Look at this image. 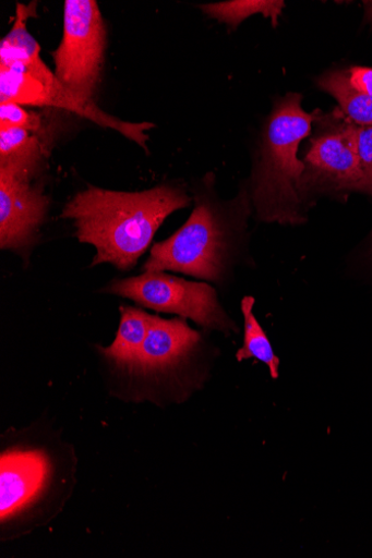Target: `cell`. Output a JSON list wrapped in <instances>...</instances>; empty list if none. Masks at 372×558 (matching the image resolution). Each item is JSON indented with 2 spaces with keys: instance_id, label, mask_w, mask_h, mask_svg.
<instances>
[{
  "instance_id": "obj_8",
  "label": "cell",
  "mask_w": 372,
  "mask_h": 558,
  "mask_svg": "<svg viewBox=\"0 0 372 558\" xmlns=\"http://www.w3.org/2000/svg\"><path fill=\"white\" fill-rule=\"evenodd\" d=\"M201 336L183 319L154 316L149 332L136 356L117 367L133 378L158 381L177 374L191 359Z\"/></svg>"
},
{
  "instance_id": "obj_3",
  "label": "cell",
  "mask_w": 372,
  "mask_h": 558,
  "mask_svg": "<svg viewBox=\"0 0 372 558\" xmlns=\"http://www.w3.org/2000/svg\"><path fill=\"white\" fill-rule=\"evenodd\" d=\"M195 207L185 225L169 239L155 243L144 272L175 271L221 283L227 275L235 239L243 227L245 199L228 207L205 193L195 196Z\"/></svg>"
},
{
  "instance_id": "obj_15",
  "label": "cell",
  "mask_w": 372,
  "mask_h": 558,
  "mask_svg": "<svg viewBox=\"0 0 372 558\" xmlns=\"http://www.w3.org/2000/svg\"><path fill=\"white\" fill-rule=\"evenodd\" d=\"M317 86L332 94L348 119L361 126H372V97L355 93L346 83L344 72L335 71L317 80Z\"/></svg>"
},
{
  "instance_id": "obj_5",
  "label": "cell",
  "mask_w": 372,
  "mask_h": 558,
  "mask_svg": "<svg viewBox=\"0 0 372 558\" xmlns=\"http://www.w3.org/2000/svg\"><path fill=\"white\" fill-rule=\"evenodd\" d=\"M105 53L106 27L98 4L67 0L63 37L51 53L59 82L80 99L94 101Z\"/></svg>"
},
{
  "instance_id": "obj_18",
  "label": "cell",
  "mask_w": 372,
  "mask_h": 558,
  "mask_svg": "<svg viewBox=\"0 0 372 558\" xmlns=\"http://www.w3.org/2000/svg\"><path fill=\"white\" fill-rule=\"evenodd\" d=\"M356 151L367 180L369 195L372 196V126L351 123Z\"/></svg>"
},
{
  "instance_id": "obj_14",
  "label": "cell",
  "mask_w": 372,
  "mask_h": 558,
  "mask_svg": "<svg viewBox=\"0 0 372 558\" xmlns=\"http://www.w3.org/2000/svg\"><path fill=\"white\" fill-rule=\"evenodd\" d=\"M255 300L253 296H244L241 302V311L244 318V343L237 353L238 362L254 359L267 365L274 379L279 377L280 361L276 356L273 345L264 330L253 315Z\"/></svg>"
},
{
  "instance_id": "obj_20",
  "label": "cell",
  "mask_w": 372,
  "mask_h": 558,
  "mask_svg": "<svg viewBox=\"0 0 372 558\" xmlns=\"http://www.w3.org/2000/svg\"><path fill=\"white\" fill-rule=\"evenodd\" d=\"M365 9H367V16L372 23V2H365Z\"/></svg>"
},
{
  "instance_id": "obj_17",
  "label": "cell",
  "mask_w": 372,
  "mask_h": 558,
  "mask_svg": "<svg viewBox=\"0 0 372 558\" xmlns=\"http://www.w3.org/2000/svg\"><path fill=\"white\" fill-rule=\"evenodd\" d=\"M22 129L38 136L51 151L55 145V131L43 113L27 110L15 104L0 105V131Z\"/></svg>"
},
{
  "instance_id": "obj_6",
  "label": "cell",
  "mask_w": 372,
  "mask_h": 558,
  "mask_svg": "<svg viewBox=\"0 0 372 558\" xmlns=\"http://www.w3.org/2000/svg\"><path fill=\"white\" fill-rule=\"evenodd\" d=\"M3 104L75 113L100 126L118 131L148 154L146 131L154 128L152 123H131L116 119L101 111L94 101L74 96L60 82L56 86L48 87L24 70L0 68V105Z\"/></svg>"
},
{
  "instance_id": "obj_13",
  "label": "cell",
  "mask_w": 372,
  "mask_h": 558,
  "mask_svg": "<svg viewBox=\"0 0 372 558\" xmlns=\"http://www.w3.org/2000/svg\"><path fill=\"white\" fill-rule=\"evenodd\" d=\"M154 316L141 308L122 306L121 323L117 338L110 347H98L103 357L116 368L129 364L143 345Z\"/></svg>"
},
{
  "instance_id": "obj_11",
  "label": "cell",
  "mask_w": 372,
  "mask_h": 558,
  "mask_svg": "<svg viewBox=\"0 0 372 558\" xmlns=\"http://www.w3.org/2000/svg\"><path fill=\"white\" fill-rule=\"evenodd\" d=\"M37 3H17L16 19L10 33L0 41V68L22 69L48 87L59 80L40 58V46L29 34L27 22L36 16Z\"/></svg>"
},
{
  "instance_id": "obj_10",
  "label": "cell",
  "mask_w": 372,
  "mask_h": 558,
  "mask_svg": "<svg viewBox=\"0 0 372 558\" xmlns=\"http://www.w3.org/2000/svg\"><path fill=\"white\" fill-rule=\"evenodd\" d=\"M48 463L39 451L4 453L0 462V517L2 521L22 512L43 490Z\"/></svg>"
},
{
  "instance_id": "obj_19",
  "label": "cell",
  "mask_w": 372,
  "mask_h": 558,
  "mask_svg": "<svg viewBox=\"0 0 372 558\" xmlns=\"http://www.w3.org/2000/svg\"><path fill=\"white\" fill-rule=\"evenodd\" d=\"M343 72L347 85L355 93L372 97V69L352 66Z\"/></svg>"
},
{
  "instance_id": "obj_9",
  "label": "cell",
  "mask_w": 372,
  "mask_h": 558,
  "mask_svg": "<svg viewBox=\"0 0 372 558\" xmlns=\"http://www.w3.org/2000/svg\"><path fill=\"white\" fill-rule=\"evenodd\" d=\"M305 161L316 177L337 191H359L369 194L356 147L351 122L311 140Z\"/></svg>"
},
{
  "instance_id": "obj_12",
  "label": "cell",
  "mask_w": 372,
  "mask_h": 558,
  "mask_svg": "<svg viewBox=\"0 0 372 558\" xmlns=\"http://www.w3.org/2000/svg\"><path fill=\"white\" fill-rule=\"evenodd\" d=\"M50 154L44 142L26 130L0 131V169L38 180Z\"/></svg>"
},
{
  "instance_id": "obj_4",
  "label": "cell",
  "mask_w": 372,
  "mask_h": 558,
  "mask_svg": "<svg viewBox=\"0 0 372 558\" xmlns=\"http://www.w3.org/2000/svg\"><path fill=\"white\" fill-rule=\"evenodd\" d=\"M99 292L132 300L140 307L191 319L206 329L229 333L237 330L218 300L217 292L204 282L187 281L166 272H143L115 279Z\"/></svg>"
},
{
  "instance_id": "obj_7",
  "label": "cell",
  "mask_w": 372,
  "mask_h": 558,
  "mask_svg": "<svg viewBox=\"0 0 372 558\" xmlns=\"http://www.w3.org/2000/svg\"><path fill=\"white\" fill-rule=\"evenodd\" d=\"M48 208L41 181L0 169V247L15 253L25 266L38 243Z\"/></svg>"
},
{
  "instance_id": "obj_16",
  "label": "cell",
  "mask_w": 372,
  "mask_h": 558,
  "mask_svg": "<svg viewBox=\"0 0 372 558\" xmlns=\"http://www.w3.org/2000/svg\"><path fill=\"white\" fill-rule=\"evenodd\" d=\"M285 8L284 2H261V0H232V2L202 5L204 14L227 24L232 29L255 14H262L273 20L277 25L278 17Z\"/></svg>"
},
{
  "instance_id": "obj_2",
  "label": "cell",
  "mask_w": 372,
  "mask_h": 558,
  "mask_svg": "<svg viewBox=\"0 0 372 558\" xmlns=\"http://www.w3.org/2000/svg\"><path fill=\"white\" fill-rule=\"evenodd\" d=\"M301 99L297 93L281 99L264 131L252 182L254 206L263 221L281 225L302 221L301 182L305 165L297 154L321 112H304Z\"/></svg>"
},
{
  "instance_id": "obj_1",
  "label": "cell",
  "mask_w": 372,
  "mask_h": 558,
  "mask_svg": "<svg viewBox=\"0 0 372 558\" xmlns=\"http://www.w3.org/2000/svg\"><path fill=\"white\" fill-rule=\"evenodd\" d=\"M191 201L182 187L168 183L136 192L87 185L67 203L61 218L73 222L81 243L94 246L92 268L111 265L128 272L164 222Z\"/></svg>"
}]
</instances>
